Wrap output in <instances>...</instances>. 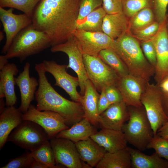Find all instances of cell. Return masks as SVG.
Here are the masks:
<instances>
[{
	"instance_id": "6da1fadb",
	"label": "cell",
	"mask_w": 168,
	"mask_h": 168,
	"mask_svg": "<svg viewBox=\"0 0 168 168\" xmlns=\"http://www.w3.org/2000/svg\"><path fill=\"white\" fill-rule=\"evenodd\" d=\"M80 1L41 0L36 6L32 24L48 35L51 47L63 43L73 36L77 29Z\"/></svg>"
},
{
	"instance_id": "7a4b0ae2",
	"label": "cell",
	"mask_w": 168,
	"mask_h": 168,
	"mask_svg": "<svg viewBox=\"0 0 168 168\" xmlns=\"http://www.w3.org/2000/svg\"><path fill=\"white\" fill-rule=\"evenodd\" d=\"M35 68L38 76L39 86L35 96L38 110L57 113L69 127L85 117L81 103L64 98L52 86L47 78L42 63L36 64Z\"/></svg>"
},
{
	"instance_id": "3957f363",
	"label": "cell",
	"mask_w": 168,
	"mask_h": 168,
	"mask_svg": "<svg viewBox=\"0 0 168 168\" xmlns=\"http://www.w3.org/2000/svg\"><path fill=\"white\" fill-rule=\"evenodd\" d=\"M138 41L128 31L115 40L114 50L130 74L147 82L155 74V69L144 56Z\"/></svg>"
},
{
	"instance_id": "277c9868",
	"label": "cell",
	"mask_w": 168,
	"mask_h": 168,
	"mask_svg": "<svg viewBox=\"0 0 168 168\" xmlns=\"http://www.w3.org/2000/svg\"><path fill=\"white\" fill-rule=\"evenodd\" d=\"M50 47L51 42L48 35L32 24L17 35L5 55L8 59L17 58L22 62L28 57Z\"/></svg>"
},
{
	"instance_id": "5b68a950",
	"label": "cell",
	"mask_w": 168,
	"mask_h": 168,
	"mask_svg": "<svg viewBox=\"0 0 168 168\" xmlns=\"http://www.w3.org/2000/svg\"><path fill=\"white\" fill-rule=\"evenodd\" d=\"M128 108L129 119L123 126L122 131L128 143L144 151L154 136L151 123L143 105L128 106Z\"/></svg>"
},
{
	"instance_id": "8992f818",
	"label": "cell",
	"mask_w": 168,
	"mask_h": 168,
	"mask_svg": "<svg viewBox=\"0 0 168 168\" xmlns=\"http://www.w3.org/2000/svg\"><path fill=\"white\" fill-rule=\"evenodd\" d=\"M163 95L159 86L147 82L141 101L151 123L154 135L168 121V117L163 107Z\"/></svg>"
},
{
	"instance_id": "52a82bcc",
	"label": "cell",
	"mask_w": 168,
	"mask_h": 168,
	"mask_svg": "<svg viewBox=\"0 0 168 168\" xmlns=\"http://www.w3.org/2000/svg\"><path fill=\"white\" fill-rule=\"evenodd\" d=\"M46 140H49V138L42 127L32 121L24 120L12 132L7 142L31 152Z\"/></svg>"
},
{
	"instance_id": "ba28073f",
	"label": "cell",
	"mask_w": 168,
	"mask_h": 168,
	"mask_svg": "<svg viewBox=\"0 0 168 168\" xmlns=\"http://www.w3.org/2000/svg\"><path fill=\"white\" fill-rule=\"evenodd\" d=\"M83 59L88 78L98 91L116 86L120 77L100 58L83 54Z\"/></svg>"
},
{
	"instance_id": "9c48e42d",
	"label": "cell",
	"mask_w": 168,
	"mask_h": 168,
	"mask_svg": "<svg viewBox=\"0 0 168 168\" xmlns=\"http://www.w3.org/2000/svg\"><path fill=\"white\" fill-rule=\"evenodd\" d=\"M53 53L62 52L66 54L69 59L67 69L71 68L77 74L79 82L80 94L83 96L85 85L88 79L83 59V53L73 36L64 42L51 47Z\"/></svg>"
},
{
	"instance_id": "30bf717a",
	"label": "cell",
	"mask_w": 168,
	"mask_h": 168,
	"mask_svg": "<svg viewBox=\"0 0 168 168\" xmlns=\"http://www.w3.org/2000/svg\"><path fill=\"white\" fill-rule=\"evenodd\" d=\"M23 120L32 121L42 127L47 134L49 140L56 137L60 132L69 128L63 117L57 113L50 111H40L30 104L27 111L23 114Z\"/></svg>"
},
{
	"instance_id": "8fae6325",
	"label": "cell",
	"mask_w": 168,
	"mask_h": 168,
	"mask_svg": "<svg viewBox=\"0 0 168 168\" xmlns=\"http://www.w3.org/2000/svg\"><path fill=\"white\" fill-rule=\"evenodd\" d=\"M49 140L57 164L68 168H91L81 159L74 142L56 137Z\"/></svg>"
},
{
	"instance_id": "7c38bea8",
	"label": "cell",
	"mask_w": 168,
	"mask_h": 168,
	"mask_svg": "<svg viewBox=\"0 0 168 168\" xmlns=\"http://www.w3.org/2000/svg\"><path fill=\"white\" fill-rule=\"evenodd\" d=\"M73 36L84 54L98 56L104 49H114L115 40L103 32L76 30Z\"/></svg>"
},
{
	"instance_id": "4fadbf2b",
	"label": "cell",
	"mask_w": 168,
	"mask_h": 168,
	"mask_svg": "<svg viewBox=\"0 0 168 168\" xmlns=\"http://www.w3.org/2000/svg\"><path fill=\"white\" fill-rule=\"evenodd\" d=\"M42 63L46 72L50 73L55 79L54 86L64 90L72 101L81 104L82 96L77 89L79 86L78 78L67 72V65L59 64L53 60H44Z\"/></svg>"
},
{
	"instance_id": "5bb4252c",
	"label": "cell",
	"mask_w": 168,
	"mask_h": 168,
	"mask_svg": "<svg viewBox=\"0 0 168 168\" xmlns=\"http://www.w3.org/2000/svg\"><path fill=\"white\" fill-rule=\"evenodd\" d=\"M13 8L6 10L0 7V20L6 37L5 43L2 50V53L4 54L17 35L32 23L31 17L24 13L15 14L13 13Z\"/></svg>"
},
{
	"instance_id": "9a60e30c",
	"label": "cell",
	"mask_w": 168,
	"mask_h": 168,
	"mask_svg": "<svg viewBox=\"0 0 168 168\" xmlns=\"http://www.w3.org/2000/svg\"><path fill=\"white\" fill-rule=\"evenodd\" d=\"M147 82L129 73L120 77L116 86L121 95L123 101L127 106L139 107L142 106L141 98Z\"/></svg>"
},
{
	"instance_id": "2e32d148",
	"label": "cell",
	"mask_w": 168,
	"mask_h": 168,
	"mask_svg": "<svg viewBox=\"0 0 168 168\" xmlns=\"http://www.w3.org/2000/svg\"><path fill=\"white\" fill-rule=\"evenodd\" d=\"M152 40L156 55L155 79L159 83L168 75V34L166 21L160 25L158 32Z\"/></svg>"
},
{
	"instance_id": "e0dca14e",
	"label": "cell",
	"mask_w": 168,
	"mask_h": 168,
	"mask_svg": "<svg viewBox=\"0 0 168 168\" xmlns=\"http://www.w3.org/2000/svg\"><path fill=\"white\" fill-rule=\"evenodd\" d=\"M30 64L26 63L22 71L15 78L16 84L18 87L20 92L21 102L18 108L23 114L26 113L35 98L38 81L30 74Z\"/></svg>"
},
{
	"instance_id": "ac0fdd59",
	"label": "cell",
	"mask_w": 168,
	"mask_h": 168,
	"mask_svg": "<svg viewBox=\"0 0 168 168\" xmlns=\"http://www.w3.org/2000/svg\"><path fill=\"white\" fill-rule=\"evenodd\" d=\"M129 118L128 106L123 101L111 104L100 114L99 124L101 128L121 130Z\"/></svg>"
},
{
	"instance_id": "d6986e66",
	"label": "cell",
	"mask_w": 168,
	"mask_h": 168,
	"mask_svg": "<svg viewBox=\"0 0 168 168\" xmlns=\"http://www.w3.org/2000/svg\"><path fill=\"white\" fill-rule=\"evenodd\" d=\"M18 72L17 66L12 63H8L0 71V98H5L6 106H14L17 102L14 77Z\"/></svg>"
},
{
	"instance_id": "ffe728a7",
	"label": "cell",
	"mask_w": 168,
	"mask_h": 168,
	"mask_svg": "<svg viewBox=\"0 0 168 168\" xmlns=\"http://www.w3.org/2000/svg\"><path fill=\"white\" fill-rule=\"evenodd\" d=\"M90 138L109 152H113L127 147L128 142L122 130L102 128Z\"/></svg>"
},
{
	"instance_id": "44dd1931",
	"label": "cell",
	"mask_w": 168,
	"mask_h": 168,
	"mask_svg": "<svg viewBox=\"0 0 168 168\" xmlns=\"http://www.w3.org/2000/svg\"><path fill=\"white\" fill-rule=\"evenodd\" d=\"M22 113L14 106H7L0 114V150L11 132L23 121Z\"/></svg>"
},
{
	"instance_id": "7402d4cb",
	"label": "cell",
	"mask_w": 168,
	"mask_h": 168,
	"mask_svg": "<svg viewBox=\"0 0 168 168\" xmlns=\"http://www.w3.org/2000/svg\"><path fill=\"white\" fill-rule=\"evenodd\" d=\"M97 91L88 79L85 84L84 94L82 96L81 101L85 117L96 127L99 125L100 115L98 110V102L100 94Z\"/></svg>"
},
{
	"instance_id": "603a6c76",
	"label": "cell",
	"mask_w": 168,
	"mask_h": 168,
	"mask_svg": "<svg viewBox=\"0 0 168 168\" xmlns=\"http://www.w3.org/2000/svg\"><path fill=\"white\" fill-rule=\"evenodd\" d=\"M75 143L81 159L91 168L96 167L107 152L90 137Z\"/></svg>"
},
{
	"instance_id": "cb8c5ba5",
	"label": "cell",
	"mask_w": 168,
	"mask_h": 168,
	"mask_svg": "<svg viewBox=\"0 0 168 168\" xmlns=\"http://www.w3.org/2000/svg\"><path fill=\"white\" fill-rule=\"evenodd\" d=\"M97 132L96 127L85 117L70 128L60 132L55 137L66 138L76 143L87 139Z\"/></svg>"
},
{
	"instance_id": "d4e9b609",
	"label": "cell",
	"mask_w": 168,
	"mask_h": 168,
	"mask_svg": "<svg viewBox=\"0 0 168 168\" xmlns=\"http://www.w3.org/2000/svg\"><path fill=\"white\" fill-rule=\"evenodd\" d=\"M129 20L123 12L106 14L103 21L102 31L115 40L129 31Z\"/></svg>"
},
{
	"instance_id": "484cf974",
	"label": "cell",
	"mask_w": 168,
	"mask_h": 168,
	"mask_svg": "<svg viewBox=\"0 0 168 168\" xmlns=\"http://www.w3.org/2000/svg\"><path fill=\"white\" fill-rule=\"evenodd\" d=\"M131 157L133 168H168V161L163 159L155 152L151 155L141 151L127 147Z\"/></svg>"
},
{
	"instance_id": "4316f807",
	"label": "cell",
	"mask_w": 168,
	"mask_h": 168,
	"mask_svg": "<svg viewBox=\"0 0 168 168\" xmlns=\"http://www.w3.org/2000/svg\"><path fill=\"white\" fill-rule=\"evenodd\" d=\"M127 147L113 152H107L96 167L132 168L131 156Z\"/></svg>"
},
{
	"instance_id": "83f0119b",
	"label": "cell",
	"mask_w": 168,
	"mask_h": 168,
	"mask_svg": "<svg viewBox=\"0 0 168 168\" xmlns=\"http://www.w3.org/2000/svg\"><path fill=\"white\" fill-rule=\"evenodd\" d=\"M106 14L102 7L95 9L77 22L76 30L92 32H103V21Z\"/></svg>"
},
{
	"instance_id": "f1b7e54d",
	"label": "cell",
	"mask_w": 168,
	"mask_h": 168,
	"mask_svg": "<svg viewBox=\"0 0 168 168\" xmlns=\"http://www.w3.org/2000/svg\"><path fill=\"white\" fill-rule=\"evenodd\" d=\"M114 70L121 77L129 73L126 65L113 49H108L101 51L98 56Z\"/></svg>"
},
{
	"instance_id": "f546056e",
	"label": "cell",
	"mask_w": 168,
	"mask_h": 168,
	"mask_svg": "<svg viewBox=\"0 0 168 168\" xmlns=\"http://www.w3.org/2000/svg\"><path fill=\"white\" fill-rule=\"evenodd\" d=\"M49 140L45 141L36 150L31 152L34 160L40 161L49 168H63L64 166L56 163L53 150Z\"/></svg>"
},
{
	"instance_id": "4dcf8cb0",
	"label": "cell",
	"mask_w": 168,
	"mask_h": 168,
	"mask_svg": "<svg viewBox=\"0 0 168 168\" xmlns=\"http://www.w3.org/2000/svg\"><path fill=\"white\" fill-rule=\"evenodd\" d=\"M156 21L153 10L146 8L139 11L129 20V31L142 29Z\"/></svg>"
},
{
	"instance_id": "1f68e13d",
	"label": "cell",
	"mask_w": 168,
	"mask_h": 168,
	"mask_svg": "<svg viewBox=\"0 0 168 168\" xmlns=\"http://www.w3.org/2000/svg\"><path fill=\"white\" fill-rule=\"evenodd\" d=\"M41 0H0V7L20 10L32 18L35 9Z\"/></svg>"
},
{
	"instance_id": "d6a6232c",
	"label": "cell",
	"mask_w": 168,
	"mask_h": 168,
	"mask_svg": "<svg viewBox=\"0 0 168 168\" xmlns=\"http://www.w3.org/2000/svg\"><path fill=\"white\" fill-rule=\"evenodd\" d=\"M153 0H123V13L129 19L141 10L152 8Z\"/></svg>"
},
{
	"instance_id": "836d02e7",
	"label": "cell",
	"mask_w": 168,
	"mask_h": 168,
	"mask_svg": "<svg viewBox=\"0 0 168 168\" xmlns=\"http://www.w3.org/2000/svg\"><path fill=\"white\" fill-rule=\"evenodd\" d=\"M153 149L160 156L168 161V139L156 134L147 145V149Z\"/></svg>"
},
{
	"instance_id": "e575fe53",
	"label": "cell",
	"mask_w": 168,
	"mask_h": 168,
	"mask_svg": "<svg viewBox=\"0 0 168 168\" xmlns=\"http://www.w3.org/2000/svg\"><path fill=\"white\" fill-rule=\"evenodd\" d=\"M160 25L155 21L148 26L138 30L130 32L138 41L141 42L151 39L157 33Z\"/></svg>"
},
{
	"instance_id": "d590c367",
	"label": "cell",
	"mask_w": 168,
	"mask_h": 168,
	"mask_svg": "<svg viewBox=\"0 0 168 168\" xmlns=\"http://www.w3.org/2000/svg\"><path fill=\"white\" fill-rule=\"evenodd\" d=\"M34 160L31 152L27 150L19 156L10 159L5 165L1 168H30L31 164Z\"/></svg>"
},
{
	"instance_id": "8d00e7d4",
	"label": "cell",
	"mask_w": 168,
	"mask_h": 168,
	"mask_svg": "<svg viewBox=\"0 0 168 168\" xmlns=\"http://www.w3.org/2000/svg\"><path fill=\"white\" fill-rule=\"evenodd\" d=\"M102 6V0H80L77 22L93 11Z\"/></svg>"
},
{
	"instance_id": "74e56055",
	"label": "cell",
	"mask_w": 168,
	"mask_h": 168,
	"mask_svg": "<svg viewBox=\"0 0 168 168\" xmlns=\"http://www.w3.org/2000/svg\"><path fill=\"white\" fill-rule=\"evenodd\" d=\"M168 5V0H153L152 9L156 21L160 25L166 21Z\"/></svg>"
},
{
	"instance_id": "f35d334b",
	"label": "cell",
	"mask_w": 168,
	"mask_h": 168,
	"mask_svg": "<svg viewBox=\"0 0 168 168\" xmlns=\"http://www.w3.org/2000/svg\"><path fill=\"white\" fill-rule=\"evenodd\" d=\"M141 44L144 56L155 69L157 63L156 55L154 45L152 39L141 42Z\"/></svg>"
},
{
	"instance_id": "ab89813d",
	"label": "cell",
	"mask_w": 168,
	"mask_h": 168,
	"mask_svg": "<svg viewBox=\"0 0 168 168\" xmlns=\"http://www.w3.org/2000/svg\"><path fill=\"white\" fill-rule=\"evenodd\" d=\"M123 0H102V7L106 14L123 12Z\"/></svg>"
},
{
	"instance_id": "60d3db41",
	"label": "cell",
	"mask_w": 168,
	"mask_h": 168,
	"mask_svg": "<svg viewBox=\"0 0 168 168\" xmlns=\"http://www.w3.org/2000/svg\"><path fill=\"white\" fill-rule=\"evenodd\" d=\"M106 96L111 104L123 101L121 95L116 86H110L105 88Z\"/></svg>"
},
{
	"instance_id": "b9f144b4",
	"label": "cell",
	"mask_w": 168,
	"mask_h": 168,
	"mask_svg": "<svg viewBox=\"0 0 168 168\" xmlns=\"http://www.w3.org/2000/svg\"><path fill=\"white\" fill-rule=\"evenodd\" d=\"M111 105L107 99L105 94V89L100 92L98 102V110L100 115L105 111Z\"/></svg>"
},
{
	"instance_id": "7bdbcfd3",
	"label": "cell",
	"mask_w": 168,
	"mask_h": 168,
	"mask_svg": "<svg viewBox=\"0 0 168 168\" xmlns=\"http://www.w3.org/2000/svg\"><path fill=\"white\" fill-rule=\"evenodd\" d=\"M158 86L163 97L168 96V77H166L159 83Z\"/></svg>"
},
{
	"instance_id": "ee69618b",
	"label": "cell",
	"mask_w": 168,
	"mask_h": 168,
	"mask_svg": "<svg viewBox=\"0 0 168 168\" xmlns=\"http://www.w3.org/2000/svg\"><path fill=\"white\" fill-rule=\"evenodd\" d=\"M156 134L168 139V121L158 130Z\"/></svg>"
},
{
	"instance_id": "f6af8a7d",
	"label": "cell",
	"mask_w": 168,
	"mask_h": 168,
	"mask_svg": "<svg viewBox=\"0 0 168 168\" xmlns=\"http://www.w3.org/2000/svg\"><path fill=\"white\" fill-rule=\"evenodd\" d=\"M30 168H49L45 164L34 160L30 165Z\"/></svg>"
},
{
	"instance_id": "bcb514c9",
	"label": "cell",
	"mask_w": 168,
	"mask_h": 168,
	"mask_svg": "<svg viewBox=\"0 0 168 168\" xmlns=\"http://www.w3.org/2000/svg\"><path fill=\"white\" fill-rule=\"evenodd\" d=\"M8 59L4 55L0 56V70H1L8 63Z\"/></svg>"
},
{
	"instance_id": "7dc6e473",
	"label": "cell",
	"mask_w": 168,
	"mask_h": 168,
	"mask_svg": "<svg viewBox=\"0 0 168 168\" xmlns=\"http://www.w3.org/2000/svg\"><path fill=\"white\" fill-rule=\"evenodd\" d=\"M163 103L164 110L168 117V96H163Z\"/></svg>"
},
{
	"instance_id": "c3c4849f",
	"label": "cell",
	"mask_w": 168,
	"mask_h": 168,
	"mask_svg": "<svg viewBox=\"0 0 168 168\" xmlns=\"http://www.w3.org/2000/svg\"><path fill=\"white\" fill-rule=\"evenodd\" d=\"M0 113L2 112L3 110H4V109L5 108V105H6L5 104V102L3 100V98H0Z\"/></svg>"
},
{
	"instance_id": "681fc988",
	"label": "cell",
	"mask_w": 168,
	"mask_h": 168,
	"mask_svg": "<svg viewBox=\"0 0 168 168\" xmlns=\"http://www.w3.org/2000/svg\"><path fill=\"white\" fill-rule=\"evenodd\" d=\"M4 37V35L3 34V32L1 31H0V41H2Z\"/></svg>"
},
{
	"instance_id": "f907efd6",
	"label": "cell",
	"mask_w": 168,
	"mask_h": 168,
	"mask_svg": "<svg viewBox=\"0 0 168 168\" xmlns=\"http://www.w3.org/2000/svg\"><path fill=\"white\" fill-rule=\"evenodd\" d=\"M166 28H167V32L168 34V20H166Z\"/></svg>"
},
{
	"instance_id": "816d5d0a",
	"label": "cell",
	"mask_w": 168,
	"mask_h": 168,
	"mask_svg": "<svg viewBox=\"0 0 168 168\" xmlns=\"http://www.w3.org/2000/svg\"><path fill=\"white\" fill-rule=\"evenodd\" d=\"M168 77V75H167V76L166 77Z\"/></svg>"
}]
</instances>
